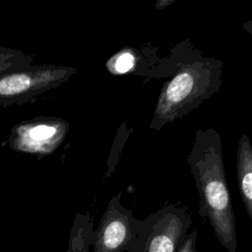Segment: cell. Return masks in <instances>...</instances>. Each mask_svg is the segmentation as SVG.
<instances>
[{"instance_id":"obj_4","label":"cell","mask_w":252,"mask_h":252,"mask_svg":"<svg viewBox=\"0 0 252 252\" xmlns=\"http://www.w3.org/2000/svg\"><path fill=\"white\" fill-rule=\"evenodd\" d=\"M191 223L186 207H162L142 220L140 234L129 252H176Z\"/></svg>"},{"instance_id":"obj_3","label":"cell","mask_w":252,"mask_h":252,"mask_svg":"<svg viewBox=\"0 0 252 252\" xmlns=\"http://www.w3.org/2000/svg\"><path fill=\"white\" fill-rule=\"evenodd\" d=\"M77 69L57 65H32L0 75V106L26 103L57 88L77 74Z\"/></svg>"},{"instance_id":"obj_1","label":"cell","mask_w":252,"mask_h":252,"mask_svg":"<svg viewBox=\"0 0 252 252\" xmlns=\"http://www.w3.org/2000/svg\"><path fill=\"white\" fill-rule=\"evenodd\" d=\"M187 162L199 193V215L208 220L218 241L236 252V223L223 166L220 134L214 128L198 129Z\"/></svg>"},{"instance_id":"obj_8","label":"cell","mask_w":252,"mask_h":252,"mask_svg":"<svg viewBox=\"0 0 252 252\" xmlns=\"http://www.w3.org/2000/svg\"><path fill=\"white\" fill-rule=\"evenodd\" d=\"M154 56L155 54H142V51L135 47L125 46L107 60L106 68L113 75L131 74L151 78L150 69L142 63L150 64V58Z\"/></svg>"},{"instance_id":"obj_10","label":"cell","mask_w":252,"mask_h":252,"mask_svg":"<svg viewBox=\"0 0 252 252\" xmlns=\"http://www.w3.org/2000/svg\"><path fill=\"white\" fill-rule=\"evenodd\" d=\"M33 57L20 50L0 46V75L16 69L32 66Z\"/></svg>"},{"instance_id":"obj_2","label":"cell","mask_w":252,"mask_h":252,"mask_svg":"<svg viewBox=\"0 0 252 252\" xmlns=\"http://www.w3.org/2000/svg\"><path fill=\"white\" fill-rule=\"evenodd\" d=\"M171 78L162 85L150 129L160 130L181 119L219 92L222 85L223 62L204 57L184 42L176 45Z\"/></svg>"},{"instance_id":"obj_5","label":"cell","mask_w":252,"mask_h":252,"mask_svg":"<svg viewBox=\"0 0 252 252\" xmlns=\"http://www.w3.org/2000/svg\"><path fill=\"white\" fill-rule=\"evenodd\" d=\"M121 197L118 193L109 200L94 232L93 252H129L133 248L142 220L121 204Z\"/></svg>"},{"instance_id":"obj_6","label":"cell","mask_w":252,"mask_h":252,"mask_svg":"<svg viewBox=\"0 0 252 252\" xmlns=\"http://www.w3.org/2000/svg\"><path fill=\"white\" fill-rule=\"evenodd\" d=\"M70 129L68 121L54 116H37L17 123L7 139L15 152L49 156L59 148Z\"/></svg>"},{"instance_id":"obj_11","label":"cell","mask_w":252,"mask_h":252,"mask_svg":"<svg viewBox=\"0 0 252 252\" xmlns=\"http://www.w3.org/2000/svg\"><path fill=\"white\" fill-rule=\"evenodd\" d=\"M197 235H198L197 229H194L188 232L176 252H197V249H196Z\"/></svg>"},{"instance_id":"obj_7","label":"cell","mask_w":252,"mask_h":252,"mask_svg":"<svg viewBox=\"0 0 252 252\" xmlns=\"http://www.w3.org/2000/svg\"><path fill=\"white\" fill-rule=\"evenodd\" d=\"M236 175L242 203L252 220V146L245 134L241 136L237 146Z\"/></svg>"},{"instance_id":"obj_12","label":"cell","mask_w":252,"mask_h":252,"mask_svg":"<svg viewBox=\"0 0 252 252\" xmlns=\"http://www.w3.org/2000/svg\"><path fill=\"white\" fill-rule=\"evenodd\" d=\"M171 3H172V1H170V0H159V1L157 2V4H156V9H157V10L163 9L164 7H166L167 5H169V4H171Z\"/></svg>"},{"instance_id":"obj_9","label":"cell","mask_w":252,"mask_h":252,"mask_svg":"<svg viewBox=\"0 0 252 252\" xmlns=\"http://www.w3.org/2000/svg\"><path fill=\"white\" fill-rule=\"evenodd\" d=\"M94 220L90 213H77L69 233L65 252H90L94 240Z\"/></svg>"}]
</instances>
